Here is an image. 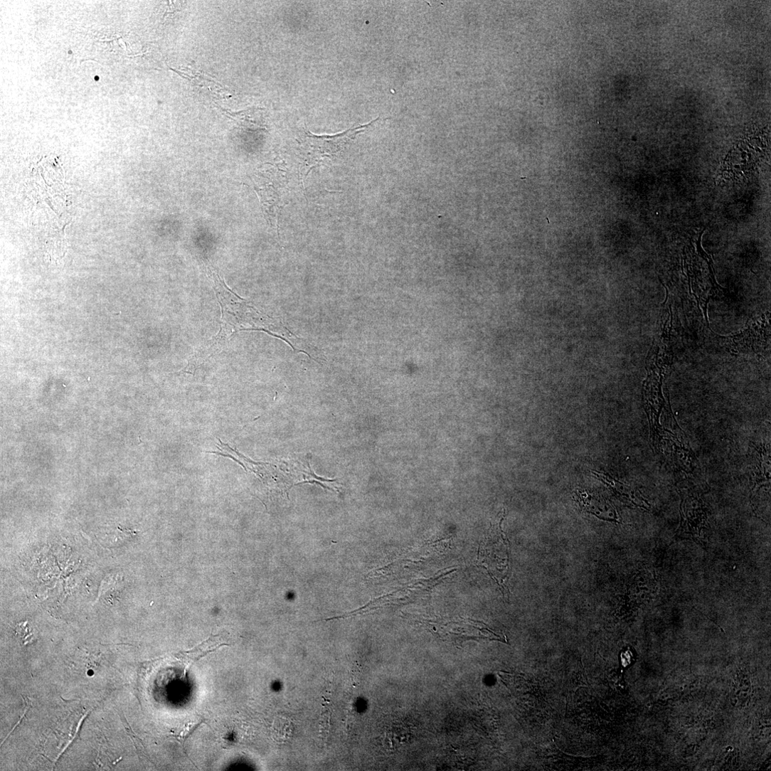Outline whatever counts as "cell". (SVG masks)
Returning a JSON list of instances; mask_svg holds the SVG:
<instances>
[{
	"mask_svg": "<svg viewBox=\"0 0 771 771\" xmlns=\"http://www.w3.org/2000/svg\"><path fill=\"white\" fill-rule=\"evenodd\" d=\"M378 119L334 135L318 136L304 129L299 139L302 159L299 176L302 181L304 182L309 173L321 163L340 155L357 134L371 127Z\"/></svg>",
	"mask_w": 771,
	"mask_h": 771,
	"instance_id": "6da1fadb",
	"label": "cell"
},
{
	"mask_svg": "<svg viewBox=\"0 0 771 771\" xmlns=\"http://www.w3.org/2000/svg\"><path fill=\"white\" fill-rule=\"evenodd\" d=\"M681 512V533L688 534L695 540L700 539L706 521V511L701 499L695 493L684 495Z\"/></svg>",
	"mask_w": 771,
	"mask_h": 771,
	"instance_id": "7a4b0ae2",
	"label": "cell"
},
{
	"mask_svg": "<svg viewBox=\"0 0 771 771\" xmlns=\"http://www.w3.org/2000/svg\"><path fill=\"white\" fill-rule=\"evenodd\" d=\"M593 474L607 484L620 498L637 507L648 509L649 505L641 494L632 486L623 484L610 475L592 472Z\"/></svg>",
	"mask_w": 771,
	"mask_h": 771,
	"instance_id": "3957f363",
	"label": "cell"
},
{
	"mask_svg": "<svg viewBox=\"0 0 771 771\" xmlns=\"http://www.w3.org/2000/svg\"><path fill=\"white\" fill-rule=\"evenodd\" d=\"M578 502L580 506L585 511L593 514L599 518L610 521H619V516L616 509L605 499L589 496L580 491L578 493Z\"/></svg>",
	"mask_w": 771,
	"mask_h": 771,
	"instance_id": "277c9868",
	"label": "cell"
},
{
	"mask_svg": "<svg viewBox=\"0 0 771 771\" xmlns=\"http://www.w3.org/2000/svg\"><path fill=\"white\" fill-rule=\"evenodd\" d=\"M223 646H229L221 642L220 636H212L195 649L187 652H180L174 654V656L186 663H196L211 653L215 652Z\"/></svg>",
	"mask_w": 771,
	"mask_h": 771,
	"instance_id": "5b68a950",
	"label": "cell"
},
{
	"mask_svg": "<svg viewBox=\"0 0 771 771\" xmlns=\"http://www.w3.org/2000/svg\"><path fill=\"white\" fill-rule=\"evenodd\" d=\"M119 717L121 718V721L122 722V725H124V730H125L126 733L130 737L132 741L133 742V743L134 745V747H135V748L137 750V754L139 756H143L144 757L148 759L149 761H151L149 759V756L148 755V754L147 753V750L145 749V747H144V744L142 743V741L133 732V730H132V728L130 727L129 724L127 721L124 713L121 711H119Z\"/></svg>",
	"mask_w": 771,
	"mask_h": 771,
	"instance_id": "8992f818",
	"label": "cell"
},
{
	"mask_svg": "<svg viewBox=\"0 0 771 771\" xmlns=\"http://www.w3.org/2000/svg\"><path fill=\"white\" fill-rule=\"evenodd\" d=\"M203 723V721L190 722L179 734L174 735L173 737L182 745L183 748H184L185 742L187 738L190 737Z\"/></svg>",
	"mask_w": 771,
	"mask_h": 771,
	"instance_id": "52a82bcc",
	"label": "cell"
},
{
	"mask_svg": "<svg viewBox=\"0 0 771 771\" xmlns=\"http://www.w3.org/2000/svg\"><path fill=\"white\" fill-rule=\"evenodd\" d=\"M330 717H331V714H330L329 710H328L327 708H325V711H323V712H322V713L321 715V719H320V728H321L320 733H321V737L323 739H325V740L327 738V735H328L329 732Z\"/></svg>",
	"mask_w": 771,
	"mask_h": 771,
	"instance_id": "ba28073f",
	"label": "cell"
}]
</instances>
